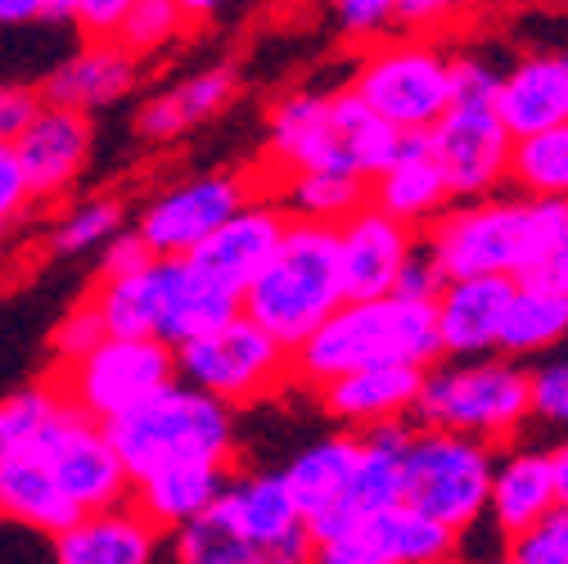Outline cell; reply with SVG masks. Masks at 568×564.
<instances>
[{
	"label": "cell",
	"mask_w": 568,
	"mask_h": 564,
	"mask_svg": "<svg viewBox=\"0 0 568 564\" xmlns=\"http://www.w3.org/2000/svg\"><path fill=\"white\" fill-rule=\"evenodd\" d=\"M402 145L347 87H298L275 100L266 118V154L284 177L338 172L352 181H375Z\"/></svg>",
	"instance_id": "obj_1"
},
{
	"label": "cell",
	"mask_w": 568,
	"mask_h": 564,
	"mask_svg": "<svg viewBox=\"0 0 568 564\" xmlns=\"http://www.w3.org/2000/svg\"><path fill=\"white\" fill-rule=\"evenodd\" d=\"M564 203H541L524 194H487L456 203L424 235V258L443 280H532L550 253Z\"/></svg>",
	"instance_id": "obj_2"
},
{
	"label": "cell",
	"mask_w": 568,
	"mask_h": 564,
	"mask_svg": "<svg viewBox=\"0 0 568 564\" xmlns=\"http://www.w3.org/2000/svg\"><path fill=\"white\" fill-rule=\"evenodd\" d=\"M438 357L443 352H438L434 303L388 294L371 303H343L290 357V371L303 384L321 389L338 375L375 371V366L429 371Z\"/></svg>",
	"instance_id": "obj_3"
},
{
	"label": "cell",
	"mask_w": 568,
	"mask_h": 564,
	"mask_svg": "<svg viewBox=\"0 0 568 564\" xmlns=\"http://www.w3.org/2000/svg\"><path fill=\"white\" fill-rule=\"evenodd\" d=\"M338 308H343V280H338L334 231L290 222L271 262L244 290L240 316H248L262 334H271L294 357Z\"/></svg>",
	"instance_id": "obj_4"
},
{
	"label": "cell",
	"mask_w": 568,
	"mask_h": 564,
	"mask_svg": "<svg viewBox=\"0 0 568 564\" xmlns=\"http://www.w3.org/2000/svg\"><path fill=\"white\" fill-rule=\"evenodd\" d=\"M126 479H145L159 465L172 461H212L231 465L235 452V415L231 406L212 402L185 384H168L150 402H140L122 420L104 430Z\"/></svg>",
	"instance_id": "obj_5"
},
{
	"label": "cell",
	"mask_w": 568,
	"mask_h": 564,
	"mask_svg": "<svg viewBox=\"0 0 568 564\" xmlns=\"http://www.w3.org/2000/svg\"><path fill=\"white\" fill-rule=\"evenodd\" d=\"M532 415L528 402V371L510 357H478V362H447L424 371L415 420L424 430L460 434L474 443H506Z\"/></svg>",
	"instance_id": "obj_6"
},
{
	"label": "cell",
	"mask_w": 568,
	"mask_h": 564,
	"mask_svg": "<svg viewBox=\"0 0 568 564\" xmlns=\"http://www.w3.org/2000/svg\"><path fill=\"white\" fill-rule=\"evenodd\" d=\"M491 470L496 452L487 443L443 430H410L402 452V506L452 537H465L487 515Z\"/></svg>",
	"instance_id": "obj_7"
},
{
	"label": "cell",
	"mask_w": 568,
	"mask_h": 564,
	"mask_svg": "<svg viewBox=\"0 0 568 564\" xmlns=\"http://www.w3.org/2000/svg\"><path fill=\"white\" fill-rule=\"evenodd\" d=\"M347 91L397 135H424L452 104V54L424 37H388L357 59Z\"/></svg>",
	"instance_id": "obj_8"
},
{
	"label": "cell",
	"mask_w": 568,
	"mask_h": 564,
	"mask_svg": "<svg viewBox=\"0 0 568 564\" xmlns=\"http://www.w3.org/2000/svg\"><path fill=\"white\" fill-rule=\"evenodd\" d=\"M168 384H176L172 348L154 339H109L104 334L87 357L63 366L54 393L78 415H87L91 425L109 430L113 420H122L140 402H150Z\"/></svg>",
	"instance_id": "obj_9"
},
{
	"label": "cell",
	"mask_w": 568,
	"mask_h": 564,
	"mask_svg": "<svg viewBox=\"0 0 568 564\" xmlns=\"http://www.w3.org/2000/svg\"><path fill=\"white\" fill-rule=\"evenodd\" d=\"M176 357V384L235 406V402H257L275 393L290 375V352H284L271 334H262L248 316L226 321L185 348L172 352Z\"/></svg>",
	"instance_id": "obj_10"
},
{
	"label": "cell",
	"mask_w": 568,
	"mask_h": 564,
	"mask_svg": "<svg viewBox=\"0 0 568 564\" xmlns=\"http://www.w3.org/2000/svg\"><path fill=\"white\" fill-rule=\"evenodd\" d=\"M28 447L78 515L113 511L131 497V479H126L109 434L100 425H91L87 415H78L63 397Z\"/></svg>",
	"instance_id": "obj_11"
},
{
	"label": "cell",
	"mask_w": 568,
	"mask_h": 564,
	"mask_svg": "<svg viewBox=\"0 0 568 564\" xmlns=\"http://www.w3.org/2000/svg\"><path fill=\"white\" fill-rule=\"evenodd\" d=\"M244 203H253L248 181L231 172H207L154 194L140 208L135 240L150 249V258H190L217 235Z\"/></svg>",
	"instance_id": "obj_12"
},
{
	"label": "cell",
	"mask_w": 568,
	"mask_h": 564,
	"mask_svg": "<svg viewBox=\"0 0 568 564\" xmlns=\"http://www.w3.org/2000/svg\"><path fill=\"white\" fill-rule=\"evenodd\" d=\"M424 150L434 154L452 203H469V199H487L506 185L510 172V150L515 140L506 135V127L496 122L491 109H469V104H447V113L424 131Z\"/></svg>",
	"instance_id": "obj_13"
},
{
	"label": "cell",
	"mask_w": 568,
	"mask_h": 564,
	"mask_svg": "<svg viewBox=\"0 0 568 564\" xmlns=\"http://www.w3.org/2000/svg\"><path fill=\"white\" fill-rule=\"evenodd\" d=\"M419 235L402 222L384 218L379 208H357L343 226H334V253H338V280L343 303H371L397 294V280L406 262L415 258Z\"/></svg>",
	"instance_id": "obj_14"
},
{
	"label": "cell",
	"mask_w": 568,
	"mask_h": 564,
	"mask_svg": "<svg viewBox=\"0 0 568 564\" xmlns=\"http://www.w3.org/2000/svg\"><path fill=\"white\" fill-rule=\"evenodd\" d=\"M240 294L190 258H154V343L185 348L240 316Z\"/></svg>",
	"instance_id": "obj_15"
},
{
	"label": "cell",
	"mask_w": 568,
	"mask_h": 564,
	"mask_svg": "<svg viewBox=\"0 0 568 564\" xmlns=\"http://www.w3.org/2000/svg\"><path fill=\"white\" fill-rule=\"evenodd\" d=\"M357 447H362L357 434H329V439H316L312 447H303L280 470L284 487H290V497L298 506V520L316 546L347 537L343 511H347L352 470H357Z\"/></svg>",
	"instance_id": "obj_16"
},
{
	"label": "cell",
	"mask_w": 568,
	"mask_h": 564,
	"mask_svg": "<svg viewBox=\"0 0 568 564\" xmlns=\"http://www.w3.org/2000/svg\"><path fill=\"white\" fill-rule=\"evenodd\" d=\"M10 154L23 172L28 194L32 199H54L82 177V168L91 159V118L41 104V113L10 145Z\"/></svg>",
	"instance_id": "obj_17"
},
{
	"label": "cell",
	"mask_w": 568,
	"mask_h": 564,
	"mask_svg": "<svg viewBox=\"0 0 568 564\" xmlns=\"http://www.w3.org/2000/svg\"><path fill=\"white\" fill-rule=\"evenodd\" d=\"M510 140H528L568 122V50H537L510 63L491 104Z\"/></svg>",
	"instance_id": "obj_18"
},
{
	"label": "cell",
	"mask_w": 568,
	"mask_h": 564,
	"mask_svg": "<svg viewBox=\"0 0 568 564\" xmlns=\"http://www.w3.org/2000/svg\"><path fill=\"white\" fill-rule=\"evenodd\" d=\"M515 285L496 275H474V280H447L434 299V325H438V352L456 362H478L496 352Z\"/></svg>",
	"instance_id": "obj_19"
},
{
	"label": "cell",
	"mask_w": 568,
	"mask_h": 564,
	"mask_svg": "<svg viewBox=\"0 0 568 564\" xmlns=\"http://www.w3.org/2000/svg\"><path fill=\"white\" fill-rule=\"evenodd\" d=\"M284 226H290V218L280 213L275 199H253L203 249H194L190 262L203 266L212 280H222L226 290H235L244 299V290L257 280V271L271 262Z\"/></svg>",
	"instance_id": "obj_20"
},
{
	"label": "cell",
	"mask_w": 568,
	"mask_h": 564,
	"mask_svg": "<svg viewBox=\"0 0 568 564\" xmlns=\"http://www.w3.org/2000/svg\"><path fill=\"white\" fill-rule=\"evenodd\" d=\"M424 371L406 366H375V371H352L329 384H321V406L347 425V434H371L384 425H402L406 415H415Z\"/></svg>",
	"instance_id": "obj_21"
},
{
	"label": "cell",
	"mask_w": 568,
	"mask_h": 564,
	"mask_svg": "<svg viewBox=\"0 0 568 564\" xmlns=\"http://www.w3.org/2000/svg\"><path fill=\"white\" fill-rule=\"evenodd\" d=\"M366 203L379 208L384 218L402 222L406 231L434 226L447 213V208H452V190H447L434 154L424 150V135H402L393 163L366 185Z\"/></svg>",
	"instance_id": "obj_22"
},
{
	"label": "cell",
	"mask_w": 568,
	"mask_h": 564,
	"mask_svg": "<svg viewBox=\"0 0 568 564\" xmlns=\"http://www.w3.org/2000/svg\"><path fill=\"white\" fill-rule=\"evenodd\" d=\"M135 78H140V59H131L113 41H87L78 54H68L54 68L37 95L50 109H68V113L87 118L95 109L126 100L135 91Z\"/></svg>",
	"instance_id": "obj_23"
},
{
	"label": "cell",
	"mask_w": 568,
	"mask_h": 564,
	"mask_svg": "<svg viewBox=\"0 0 568 564\" xmlns=\"http://www.w3.org/2000/svg\"><path fill=\"white\" fill-rule=\"evenodd\" d=\"M176 564H316V542L307 533L284 537V542H253L235 528V520L212 502L199 520L176 528L172 537Z\"/></svg>",
	"instance_id": "obj_24"
},
{
	"label": "cell",
	"mask_w": 568,
	"mask_h": 564,
	"mask_svg": "<svg viewBox=\"0 0 568 564\" xmlns=\"http://www.w3.org/2000/svg\"><path fill=\"white\" fill-rule=\"evenodd\" d=\"M50 555L54 564H154L159 528L131 502H122L68 524L59 537H50Z\"/></svg>",
	"instance_id": "obj_25"
},
{
	"label": "cell",
	"mask_w": 568,
	"mask_h": 564,
	"mask_svg": "<svg viewBox=\"0 0 568 564\" xmlns=\"http://www.w3.org/2000/svg\"><path fill=\"white\" fill-rule=\"evenodd\" d=\"M235 91H240L235 63H212V68H203V73H190V78L163 87L154 100L140 104L135 131L145 140H154V145H163V140H176V135L203 127L207 118L226 113Z\"/></svg>",
	"instance_id": "obj_26"
},
{
	"label": "cell",
	"mask_w": 568,
	"mask_h": 564,
	"mask_svg": "<svg viewBox=\"0 0 568 564\" xmlns=\"http://www.w3.org/2000/svg\"><path fill=\"white\" fill-rule=\"evenodd\" d=\"M231 483V465H212V461H172V465H159L150 470L145 479H135L131 492H135V511L145 515L159 533L163 528H185L190 520H199L212 502L226 492Z\"/></svg>",
	"instance_id": "obj_27"
},
{
	"label": "cell",
	"mask_w": 568,
	"mask_h": 564,
	"mask_svg": "<svg viewBox=\"0 0 568 564\" xmlns=\"http://www.w3.org/2000/svg\"><path fill=\"white\" fill-rule=\"evenodd\" d=\"M329 546L347 551V555L384 560V564H456L460 537H452L447 528L415 515L410 506H388Z\"/></svg>",
	"instance_id": "obj_28"
},
{
	"label": "cell",
	"mask_w": 568,
	"mask_h": 564,
	"mask_svg": "<svg viewBox=\"0 0 568 564\" xmlns=\"http://www.w3.org/2000/svg\"><path fill=\"white\" fill-rule=\"evenodd\" d=\"M559 506L555 492V465L550 452L537 447H519L510 456L496 461L491 470V492H487V515L506 537L532 533L537 524H546V515Z\"/></svg>",
	"instance_id": "obj_29"
},
{
	"label": "cell",
	"mask_w": 568,
	"mask_h": 564,
	"mask_svg": "<svg viewBox=\"0 0 568 564\" xmlns=\"http://www.w3.org/2000/svg\"><path fill=\"white\" fill-rule=\"evenodd\" d=\"M559 339H568V294L546 290L537 280H519L506 303L496 352L519 362V357H532V352H550Z\"/></svg>",
	"instance_id": "obj_30"
},
{
	"label": "cell",
	"mask_w": 568,
	"mask_h": 564,
	"mask_svg": "<svg viewBox=\"0 0 568 564\" xmlns=\"http://www.w3.org/2000/svg\"><path fill=\"white\" fill-rule=\"evenodd\" d=\"M280 213L290 222L307 226H343L357 208H366V181H352L338 172H303V177H284L280 190Z\"/></svg>",
	"instance_id": "obj_31"
},
{
	"label": "cell",
	"mask_w": 568,
	"mask_h": 564,
	"mask_svg": "<svg viewBox=\"0 0 568 564\" xmlns=\"http://www.w3.org/2000/svg\"><path fill=\"white\" fill-rule=\"evenodd\" d=\"M506 181L524 199L568 208V122H559L550 131H537L528 140H515Z\"/></svg>",
	"instance_id": "obj_32"
},
{
	"label": "cell",
	"mask_w": 568,
	"mask_h": 564,
	"mask_svg": "<svg viewBox=\"0 0 568 564\" xmlns=\"http://www.w3.org/2000/svg\"><path fill=\"white\" fill-rule=\"evenodd\" d=\"M113 235H122V203L118 199H82L54 222L50 249L59 258H82L104 249Z\"/></svg>",
	"instance_id": "obj_33"
},
{
	"label": "cell",
	"mask_w": 568,
	"mask_h": 564,
	"mask_svg": "<svg viewBox=\"0 0 568 564\" xmlns=\"http://www.w3.org/2000/svg\"><path fill=\"white\" fill-rule=\"evenodd\" d=\"M181 28H185V10L176 0H131L113 46L126 50L131 59H140V54L163 50L172 37H181Z\"/></svg>",
	"instance_id": "obj_34"
},
{
	"label": "cell",
	"mask_w": 568,
	"mask_h": 564,
	"mask_svg": "<svg viewBox=\"0 0 568 564\" xmlns=\"http://www.w3.org/2000/svg\"><path fill=\"white\" fill-rule=\"evenodd\" d=\"M54 406H59L54 384H37V389L0 397V470L37 439V430L54 415Z\"/></svg>",
	"instance_id": "obj_35"
},
{
	"label": "cell",
	"mask_w": 568,
	"mask_h": 564,
	"mask_svg": "<svg viewBox=\"0 0 568 564\" xmlns=\"http://www.w3.org/2000/svg\"><path fill=\"white\" fill-rule=\"evenodd\" d=\"M334 28L338 37L371 50L393 32V0H343V6H334Z\"/></svg>",
	"instance_id": "obj_36"
},
{
	"label": "cell",
	"mask_w": 568,
	"mask_h": 564,
	"mask_svg": "<svg viewBox=\"0 0 568 564\" xmlns=\"http://www.w3.org/2000/svg\"><path fill=\"white\" fill-rule=\"evenodd\" d=\"M496 87H501L496 63H487L483 54H452V104L491 109L496 104Z\"/></svg>",
	"instance_id": "obj_37"
},
{
	"label": "cell",
	"mask_w": 568,
	"mask_h": 564,
	"mask_svg": "<svg viewBox=\"0 0 568 564\" xmlns=\"http://www.w3.org/2000/svg\"><path fill=\"white\" fill-rule=\"evenodd\" d=\"M528 402L537 420L568 430V362H546L541 371H528Z\"/></svg>",
	"instance_id": "obj_38"
},
{
	"label": "cell",
	"mask_w": 568,
	"mask_h": 564,
	"mask_svg": "<svg viewBox=\"0 0 568 564\" xmlns=\"http://www.w3.org/2000/svg\"><path fill=\"white\" fill-rule=\"evenodd\" d=\"M100 339H104V325H100V316L91 312V303H82V308L68 312L63 325L54 330V352H59V362L68 366V362L87 357V352H91Z\"/></svg>",
	"instance_id": "obj_39"
},
{
	"label": "cell",
	"mask_w": 568,
	"mask_h": 564,
	"mask_svg": "<svg viewBox=\"0 0 568 564\" xmlns=\"http://www.w3.org/2000/svg\"><path fill=\"white\" fill-rule=\"evenodd\" d=\"M41 113V95L23 82H0V145H14L28 131V122Z\"/></svg>",
	"instance_id": "obj_40"
},
{
	"label": "cell",
	"mask_w": 568,
	"mask_h": 564,
	"mask_svg": "<svg viewBox=\"0 0 568 564\" xmlns=\"http://www.w3.org/2000/svg\"><path fill=\"white\" fill-rule=\"evenodd\" d=\"M131 0H73V28L87 41H113Z\"/></svg>",
	"instance_id": "obj_41"
},
{
	"label": "cell",
	"mask_w": 568,
	"mask_h": 564,
	"mask_svg": "<svg viewBox=\"0 0 568 564\" xmlns=\"http://www.w3.org/2000/svg\"><path fill=\"white\" fill-rule=\"evenodd\" d=\"M506 564H568V546H564V537H555L546 524H537L532 533L510 537Z\"/></svg>",
	"instance_id": "obj_42"
},
{
	"label": "cell",
	"mask_w": 568,
	"mask_h": 564,
	"mask_svg": "<svg viewBox=\"0 0 568 564\" xmlns=\"http://www.w3.org/2000/svg\"><path fill=\"white\" fill-rule=\"evenodd\" d=\"M154 258H150V249L135 240V231H122V235H113L104 249H100V280H118V275H131V271H140V266H150Z\"/></svg>",
	"instance_id": "obj_43"
},
{
	"label": "cell",
	"mask_w": 568,
	"mask_h": 564,
	"mask_svg": "<svg viewBox=\"0 0 568 564\" xmlns=\"http://www.w3.org/2000/svg\"><path fill=\"white\" fill-rule=\"evenodd\" d=\"M28 203H32V194H28V185H23V172H19L14 154L0 145V231H6L10 222H19Z\"/></svg>",
	"instance_id": "obj_44"
},
{
	"label": "cell",
	"mask_w": 568,
	"mask_h": 564,
	"mask_svg": "<svg viewBox=\"0 0 568 564\" xmlns=\"http://www.w3.org/2000/svg\"><path fill=\"white\" fill-rule=\"evenodd\" d=\"M532 280H537V285H546V290L568 294V208H564V218H559V226H555L550 253H546V262H541V271H537Z\"/></svg>",
	"instance_id": "obj_45"
},
{
	"label": "cell",
	"mask_w": 568,
	"mask_h": 564,
	"mask_svg": "<svg viewBox=\"0 0 568 564\" xmlns=\"http://www.w3.org/2000/svg\"><path fill=\"white\" fill-rule=\"evenodd\" d=\"M438 19H456L452 6H434V0H393V23L406 32H429Z\"/></svg>",
	"instance_id": "obj_46"
},
{
	"label": "cell",
	"mask_w": 568,
	"mask_h": 564,
	"mask_svg": "<svg viewBox=\"0 0 568 564\" xmlns=\"http://www.w3.org/2000/svg\"><path fill=\"white\" fill-rule=\"evenodd\" d=\"M41 6H45V0H0V28L41 23Z\"/></svg>",
	"instance_id": "obj_47"
},
{
	"label": "cell",
	"mask_w": 568,
	"mask_h": 564,
	"mask_svg": "<svg viewBox=\"0 0 568 564\" xmlns=\"http://www.w3.org/2000/svg\"><path fill=\"white\" fill-rule=\"evenodd\" d=\"M550 465H555V492H559V506H568V443L550 452Z\"/></svg>",
	"instance_id": "obj_48"
},
{
	"label": "cell",
	"mask_w": 568,
	"mask_h": 564,
	"mask_svg": "<svg viewBox=\"0 0 568 564\" xmlns=\"http://www.w3.org/2000/svg\"><path fill=\"white\" fill-rule=\"evenodd\" d=\"M316 564H384V560H366V555H347L334 546H316Z\"/></svg>",
	"instance_id": "obj_49"
},
{
	"label": "cell",
	"mask_w": 568,
	"mask_h": 564,
	"mask_svg": "<svg viewBox=\"0 0 568 564\" xmlns=\"http://www.w3.org/2000/svg\"><path fill=\"white\" fill-rule=\"evenodd\" d=\"M546 528H550L555 537H564V546H568V506H555V511L546 515Z\"/></svg>",
	"instance_id": "obj_50"
}]
</instances>
